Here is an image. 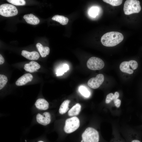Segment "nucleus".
I'll use <instances>...</instances> for the list:
<instances>
[{"label":"nucleus","mask_w":142,"mask_h":142,"mask_svg":"<svg viewBox=\"0 0 142 142\" xmlns=\"http://www.w3.org/2000/svg\"><path fill=\"white\" fill-rule=\"evenodd\" d=\"M81 142H83V141L82 140L81 141Z\"/></svg>","instance_id":"31"},{"label":"nucleus","mask_w":142,"mask_h":142,"mask_svg":"<svg viewBox=\"0 0 142 142\" xmlns=\"http://www.w3.org/2000/svg\"><path fill=\"white\" fill-rule=\"evenodd\" d=\"M69 67L67 64H64L57 69L56 72L57 76L63 75L69 69Z\"/></svg>","instance_id":"19"},{"label":"nucleus","mask_w":142,"mask_h":142,"mask_svg":"<svg viewBox=\"0 0 142 142\" xmlns=\"http://www.w3.org/2000/svg\"><path fill=\"white\" fill-rule=\"evenodd\" d=\"M23 18L28 23L33 25H37L40 22L39 19L32 14L25 15Z\"/></svg>","instance_id":"13"},{"label":"nucleus","mask_w":142,"mask_h":142,"mask_svg":"<svg viewBox=\"0 0 142 142\" xmlns=\"http://www.w3.org/2000/svg\"><path fill=\"white\" fill-rule=\"evenodd\" d=\"M37 121L39 124L44 125L49 124L51 121L50 114L48 112H45L42 115L38 114L36 117Z\"/></svg>","instance_id":"9"},{"label":"nucleus","mask_w":142,"mask_h":142,"mask_svg":"<svg viewBox=\"0 0 142 142\" xmlns=\"http://www.w3.org/2000/svg\"><path fill=\"white\" fill-rule=\"evenodd\" d=\"M81 106L79 103H77L70 109L68 112L69 116H71L78 115L81 109Z\"/></svg>","instance_id":"16"},{"label":"nucleus","mask_w":142,"mask_h":142,"mask_svg":"<svg viewBox=\"0 0 142 142\" xmlns=\"http://www.w3.org/2000/svg\"><path fill=\"white\" fill-rule=\"evenodd\" d=\"M25 141L26 142V141H26V140H25Z\"/></svg>","instance_id":"32"},{"label":"nucleus","mask_w":142,"mask_h":142,"mask_svg":"<svg viewBox=\"0 0 142 142\" xmlns=\"http://www.w3.org/2000/svg\"><path fill=\"white\" fill-rule=\"evenodd\" d=\"M18 10L13 5L9 4H4L0 6V14L3 16L10 17L17 14Z\"/></svg>","instance_id":"5"},{"label":"nucleus","mask_w":142,"mask_h":142,"mask_svg":"<svg viewBox=\"0 0 142 142\" xmlns=\"http://www.w3.org/2000/svg\"><path fill=\"white\" fill-rule=\"evenodd\" d=\"M36 46L42 57H45L49 54L50 49L48 47H44L40 43H37Z\"/></svg>","instance_id":"15"},{"label":"nucleus","mask_w":142,"mask_h":142,"mask_svg":"<svg viewBox=\"0 0 142 142\" xmlns=\"http://www.w3.org/2000/svg\"><path fill=\"white\" fill-rule=\"evenodd\" d=\"M98 9L96 7H93L92 8L90 11V14L91 16L95 17L98 14Z\"/></svg>","instance_id":"24"},{"label":"nucleus","mask_w":142,"mask_h":142,"mask_svg":"<svg viewBox=\"0 0 142 142\" xmlns=\"http://www.w3.org/2000/svg\"><path fill=\"white\" fill-rule=\"evenodd\" d=\"M33 78L32 75L29 73H26L19 78L16 82L18 86L24 85L27 83L31 81Z\"/></svg>","instance_id":"10"},{"label":"nucleus","mask_w":142,"mask_h":142,"mask_svg":"<svg viewBox=\"0 0 142 142\" xmlns=\"http://www.w3.org/2000/svg\"><path fill=\"white\" fill-rule=\"evenodd\" d=\"M80 126V121L78 118L74 116L66 120L64 127V131L67 133H72L76 130Z\"/></svg>","instance_id":"4"},{"label":"nucleus","mask_w":142,"mask_h":142,"mask_svg":"<svg viewBox=\"0 0 142 142\" xmlns=\"http://www.w3.org/2000/svg\"><path fill=\"white\" fill-rule=\"evenodd\" d=\"M70 101L68 100H64L61 105L59 109V112L61 114L65 113L69 109V104Z\"/></svg>","instance_id":"18"},{"label":"nucleus","mask_w":142,"mask_h":142,"mask_svg":"<svg viewBox=\"0 0 142 142\" xmlns=\"http://www.w3.org/2000/svg\"><path fill=\"white\" fill-rule=\"evenodd\" d=\"M8 81L7 77L3 75L0 74V89L5 85Z\"/></svg>","instance_id":"22"},{"label":"nucleus","mask_w":142,"mask_h":142,"mask_svg":"<svg viewBox=\"0 0 142 142\" xmlns=\"http://www.w3.org/2000/svg\"><path fill=\"white\" fill-rule=\"evenodd\" d=\"M40 65L37 62L31 61L28 63L25 64L24 69L30 73L37 71V70L40 68Z\"/></svg>","instance_id":"12"},{"label":"nucleus","mask_w":142,"mask_h":142,"mask_svg":"<svg viewBox=\"0 0 142 142\" xmlns=\"http://www.w3.org/2000/svg\"><path fill=\"white\" fill-rule=\"evenodd\" d=\"M53 20L57 21L62 25L67 24L68 22V18L63 16L57 15L53 16L52 18Z\"/></svg>","instance_id":"17"},{"label":"nucleus","mask_w":142,"mask_h":142,"mask_svg":"<svg viewBox=\"0 0 142 142\" xmlns=\"http://www.w3.org/2000/svg\"><path fill=\"white\" fill-rule=\"evenodd\" d=\"M114 100L118 99L119 96V94L118 92H116L114 93Z\"/></svg>","instance_id":"28"},{"label":"nucleus","mask_w":142,"mask_h":142,"mask_svg":"<svg viewBox=\"0 0 142 142\" xmlns=\"http://www.w3.org/2000/svg\"><path fill=\"white\" fill-rule=\"evenodd\" d=\"M103 1L113 6H117L121 5L122 2L121 0H103Z\"/></svg>","instance_id":"21"},{"label":"nucleus","mask_w":142,"mask_h":142,"mask_svg":"<svg viewBox=\"0 0 142 142\" xmlns=\"http://www.w3.org/2000/svg\"><path fill=\"white\" fill-rule=\"evenodd\" d=\"M79 91L81 94L85 98L89 97L91 94L90 92L85 87L81 86L79 88Z\"/></svg>","instance_id":"20"},{"label":"nucleus","mask_w":142,"mask_h":142,"mask_svg":"<svg viewBox=\"0 0 142 142\" xmlns=\"http://www.w3.org/2000/svg\"><path fill=\"white\" fill-rule=\"evenodd\" d=\"M36 108L41 110H46L49 107V103L47 101L44 99H38L35 104Z\"/></svg>","instance_id":"14"},{"label":"nucleus","mask_w":142,"mask_h":142,"mask_svg":"<svg viewBox=\"0 0 142 142\" xmlns=\"http://www.w3.org/2000/svg\"><path fill=\"white\" fill-rule=\"evenodd\" d=\"M8 2L13 5L16 6H23L26 4V2L24 0H7Z\"/></svg>","instance_id":"23"},{"label":"nucleus","mask_w":142,"mask_h":142,"mask_svg":"<svg viewBox=\"0 0 142 142\" xmlns=\"http://www.w3.org/2000/svg\"><path fill=\"white\" fill-rule=\"evenodd\" d=\"M83 142H99L98 132L95 129L91 127L86 129L82 135Z\"/></svg>","instance_id":"3"},{"label":"nucleus","mask_w":142,"mask_h":142,"mask_svg":"<svg viewBox=\"0 0 142 142\" xmlns=\"http://www.w3.org/2000/svg\"><path fill=\"white\" fill-rule=\"evenodd\" d=\"M139 1L136 0H127L124 3L123 10L124 14L127 15L139 13L141 7Z\"/></svg>","instance_id":"2"},{"label":"nucleus","mask_w":142,"mask_h":142,"mask_svg":"<svg viewBox=\"0 0 142 142\" xmlns=\"http://www.w3.org/2000/svg\"><path fill=\"white\" fill-rule=\"evenodd\" d=\"M124 39L123 35L117 32H110L104 34L101 39L102 44L106 47H112L121 42Z\"/></svg>","instance_id":"1"},{"label":"nucleus","mask_w":142,"mask_h":142,"mask_svg":"<svg viewBox=\"0 0 142 142\" xmlns=\"http://www.w3.org/2000/svg\"><path fill=\"white\" fill-rule=\"evenodd\" d=\"M138 66V64L137 62L131 60L122 62L120 65V69L123 72L131 74L133 73V70L136 69Z\"/></svg>","instance_id":"6"},{"label":"nucleus","mask_w":142,"mask_h":142,"mask_svg":"<svg viewBox=\"0 0 142 142\" xmlns=\"http://www.w3.org/2000/svg\"><path fill=\"white\" fill-rule=\"evenodd\" d=\"M114 99V95L112 93H110L108 94L106 97L105 102L108 104L110 103Z\"/></svg>","instance_id":"25"},{"label":"nucleus","mask_w":142,"mask_h":142,"mask_svg":"<svg viewBox=\"0 0 142 142\" xmlns=\"http://www.w3.org/2000/svg\"><path fill=\"white\" fill-rule=\"evenodd\" d=\"M87 64V67L89 69L93 70L102 69L104 66V63L102 59L94 57H92L89 59Z\"/></svg>","instance_id":"7"},{"label":"nucleus","mask_w":142,"mask_h":142,"mask_svg":"<svg viewBox=\"0 0 142 142\" xmlns=\"http://www.w3.org/2000/svg\"><path fill=\"white\" fill-rule=\"evenodd\" d=\"M21 55L27 59L31 60H37L40 57L39 54L36 51L30 52L24 50L22 51Z\"/></svg>","instance_id":"11"},{"label":"nucleus","mask_w":142,"mask_h":142,"mask_svg":"<svg viewBox=\"0 0 142 142\" xmlns=\"http://www.w3.org/2000/svg\"><path fill=\"white\" fill-rule=\"evenodd\" d=\"M38 142H43V141H38Z\"/></svg>","instance_id":"30"},{"label":"nucleus","mask_w":142,"mask_h":142,"mask_svg":"<svg viewBox=\"0 0 142 142\" xmlns=\"http://www.w3.org/2000/svg\"><path fill=\"white\" fill-rule=\"evenodd\" d=\"M114 102L115 106L118 107H119L120 105L121 101L119 99H117L114 100Z\"/></svg>","instance_id":"26"},{"label":"nucleus","mask_w":142,"mask_h":142,"mask_svg":"<svg viewBox=\"0 0 142 142\" xmlns=\"http://www.w3.org/2000/svg\"><path fill=\"white\" fill-rule=\"evenodd\" d=\"M131 142H141L139 140H136V139H134L132 140Z\"/></svg>","instance_id":"29"},{"label":"nucleus","mask_w":142,"mask_h":142,"mask_svg":"<svg viewBox=\"0 0 142 142\" xmlns=\"http://www.w3.org/2000/svg\"><path fill=\"white\" fill-rule=\"evenodd\" d=\"M4 62V59L2 56L0 54V64H3Z\"/></svg>","instance_id":"27"},{"label":"nucleus","mask_w":142,"mask_h":142,"mask_svg":"<svg viewBox=\"0 0 142 142\" xmlns=\"http://www.w3.org/2000/svg\"><path fill=\"white\" fill-rule=\"evenodd\" d=\"M104 80V75L102 74H99L97 75L95 77L90 79L88 81V85L92 88L96 89L101 85Z\"/></svg>","instance_id":"8"}]
</instances>
